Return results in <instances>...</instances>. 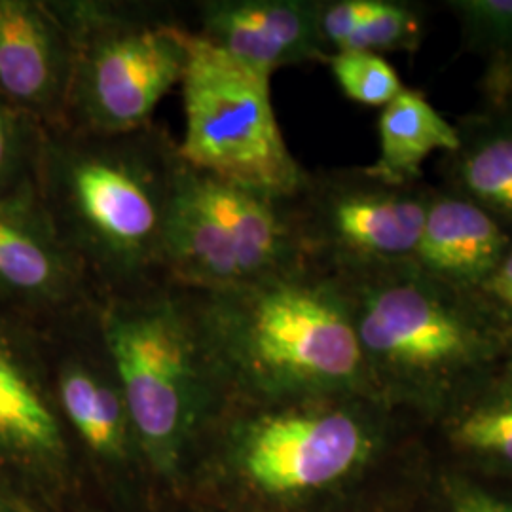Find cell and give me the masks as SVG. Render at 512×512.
Instances as JSON below:
<instances>
[{
	"label": "cell",
	"instance_id": "10",
	"mask_svg": "<svg viewBox=\"0 0 512 512\" xmlns=\"http://www.w3.org/2000/svg\"><path fill=\"white\" fill-rule=\"evenodd\" d=\"M73 42L54 4L0 0V95L48 129L65 128Z\"/></svg>",
	"mask_w": 512,
	"mask_h": 512
},
{
	"label": "cell",
	"instance_id": "7",
	"mask_svg": "<svg viewBox=\"0 0 512 512\" xmlns=\"http://www.w3.org/2000/svg\"><path fill=\"white\" fill-rule=\"evenodd\" d=\"M184 131L177 154L209 177L289 200L306 183L275 118L270 80L186 27Z\"/></svg>",
	"mask_w": 512,
	"mask_h": 512
},
{
	"label": "cell",
	"instance_id": "19",
	"mask_svg": "<svg viewBox=\"0 0 512 512\" xmlns=\"http://www.w3.org/2000/svg\"><path fill=\"white\" fill-rule=\"evenodd\" d=\"M327 65L338 88L359 105L384 109L404 90L399 74L382 55L334 52L327 57Z\"/></svg>",
	"mask_w": 512,
	"mask_h": 512
},
{
	"label": "cell",
	"instance_id": "12",
	"mask_svg": "<svg viewBox=\"0 0 512 512\" xmlns=\"http://www.w3.org/2000/svg\"><path fill=\"white\" fill-rule=\"evenodd\" d=\"M427 421L456 471L512 484V348Z\"/></svg>",
	"mask_w": 512,
	"mask_h": 512
},
{
	"label": "cell",
	"instance_id": "13",
	"mask_svg": "<svg viewBox=\"0 0 512 512\" xmlns=\"http://www.w3.org/2000/svg\"><path fill=\"white\" fill-rule=\"evenodd\" d=\"M512 234L471 200L433 190L412 264L459 291L475 293L509 251Z\"/></svg>",
	"mask_w": 512,
	"mask_h": 512
},
{
	"label": "cell",
	"instance_id": "18",
	"mask_svg": "<svg viewBox=\"0 0 512 512\" xmlns=\"http://www.w3.org/2000/svg\"><path fill=\"white\" fill-rule=\"evenodd\" d=\"M423 37V21L418 8L395 2L374 0L366 18L357 25L338 52H416Z\"/></svg>",
	"mask_w": 512,
	"mask_h": 512
},
{
	"label": "cell",
	"instance_id": "15",
	"mask_svg": "<svg viewBox=\"0 0 512 512\" xmlns=\"http://www.w3.org/2000/svg\"><path fill=\"white\" fill-rule=\"evenodd\" d=\"M63 429L33 372L0 336V463L48 465L63 456Z\"/></svg>",
	"mask_w": 512,
	"mask_h": 512
},
{
	"label": "cell",
	"instance_id": "2",
	"mask_svg": "<svg viewBox=\"0 0 512 512\" xmlns=\"http://www.w3.org/2000/svg\"><path fill=\"white\" fill-rule=\"evenodd\" d=\"M48 131L38 205L97 298L164 281L177 145L152 124L124 135Z\"/></svg>",
	"mask_w": 512,
	"mask_h": 512
},
{
	"label": "cell",
	"instance_id": "1",
	"mask_svg": "<svg viewBox=\"0 0 512 512\" xmlns=\"http://www.w3.org/2000/svg\"><path fill=\"white\" fill-rule=\"evenodd\" d=\"M186 293L220 384L245 403L374 397L346 293L308 260L247 285Z\"/></svg>",
	"mask_w": 512,
	"mask_h": 512
},
{
	"label": "cell",
	"instance_id": "20",
	"mask_svg": "<svg viewBox=\"0 0 512 512\" xmlns=\"http://www.w3.org/2000/svg\"><path fill=\"white\" fill-rule=\"evenodd\" d=\"M450 10L467 48L492 55L494 63L512 57V0H456Z\"/></svg>",
	"mask_w": 512,
	"mask_h": 512
},
{
	"label": "cell",
	"instance_id": "9",
	"mask_svg": "<svg viewBox=\"0 0 512 512\" xmlns=\"http://www.w3.org/2000/svg\"><path fill=\"white\" fill-rule=\"evenodd\" d=\"M0 300L23 308L93 311L97 294L48 224L35 190L0 202Z\"/></svg>",
	"mask_w": 512,
	"mask_h": 512
},
{
	"label": "cell",
	"instance_id": "14",
	"mask_svg": "<svg viewBox=\"0 0 512 512\" xmlns=\"http://www.w3.org/2000/svg\"><path fill=\"white\" fill-rule=\"evenodd\" d=\"M456 129L459 147L444 154L446 190L476 203L512 234V101L490 99Z\"/></svg>",
	"mask_w": 512,
	"mask_h": 512
},
{
	"label": "cell",
	"instance_id": "4",
	"mask_svg": "<svg viewBox=\"0 0 512 512\" xmlns=\"http://www.w3.org/2000/svg\"><path fill=\"white\" fill-rule=\"evenodd\" d=\"M93 317L135 439L156 463H173L220 384L190 296L160 281L97 298Z\"/></svg>",
	"mask_w": 512,
	"mask_h": 512
},
{
	"label": "cell",
	"instance_id": "24",
	"mask_svg": "<svg viewBox=\"0 0 512 512\" xmlns=\"http://www.w3.org/2000/svg\"><path fill=\"white\" fill-rule=\"evenodd\" d=\"M0 512H27L16 499H12L10 495L0 492Z\"/></svg>",
	"mask_w": 512,
	"mask_h": 512
},
{
	"label": "cell",
	"instance_id": "16",
	"mask_svg": "<svg viewBox=\"0 0 512 512\" xmlns=\"http://www.w3.org/2000/svg\"><path fill=\"white\" fill-rule=\"evenodd\" d=\"M378 135V160L366 169L391 184L420 183L421 165L433 152L450 154L459 147L456 126L421 93L406 88L382 109Z\"/></svg>",
	"mask_w": 512,
	"mask_h": 512
},
{
	"label": "cell",
	"instance_id": "11",
	"mask_svg": "<svg viewBox=\"0 0 512 512\" xmlns=\"http://www.w3.org/2000/svg\"><path fill=\"white\" fill-rule=\"evenodd\" d=\"M315 0H205L198 4L200 37L241 65L272 78L285 67L327 63Z\"/></svg>",
	"mask_w": 512,
	"mask_h": 512
},
{
	"label": "cell",
	"instance_id": "3",
	"mask_svg": "<svg viewBox=\"0 0 512 512\" xmlns=\"http://www.w3.org/2000/svg\"><path fill=\"white\" fill-rule=\"evenodd\" d=\"M334 277L348 298L372 393L403 416L431 420L512 348L475 293L412 262Z\"/></svg>",
	"mask_w": 512,
	"mask_h": 512
},
{
	"label": "cell",
	"instance_id": "8",
	"mask_svg": "<svg viewBox=\"0 0 512 512\" xmlns=\"http://www.w3.org/2000/svg\"><path fill=\"white\" fill-rule=\"evenodd\" d=\"M418 184H391L366 167L308 173L287 200L304 260L332 275L412 262L431 198Z\"/></svg>",
	"mask_w": 512,
	"mask_h": 512
},
{
	"label": "cell",
	"instance_id": "23",
	"mask_svg": "<svg viewBox=\"0 0 512 512\" xmlns=\"http://www.w3.org/2000/svg\"><path fill=\"white\" fill-rule=\"evenodd\" d=\"M475 294L512 338V243L494 272L484 279Z\"/></svg>",
	"mask_w": 512,
	"mask_h": 512
},
{
	"label": "cell",
	"instance_id": "5",
	"mask_svg": "<svg viewBox=\"0 0 512 512\" xmlns=\"http://www.w3.org/2000/svg\"><path fill=\"white\" fill-rule=\"evenodd\" d=\"M73 42L65 129L124 135L152 124L160 101L183 80L186 25L147 6L54 2Z\"/></svg>",
	"mask_w": 512,
	"mask_h": 512
},
{
	"label": "cell",
	"instance_id": "22",
	"mask_svg": "<svg viewBox=\"0 0 512 512\" xmlns=\"http://www.w3.org/2000/svg\"><path fill=\"white\" fill-rule=\"evenodd\" d=\"M19 110L0 95V202L18 196L21 167L25 164V137L21 133Z\"/></svg>",
	"mask_w": 512,
	"mask_h": 512
},
{
	"label": "cell",
	"instance_id": "21",
	"mask_svg": "<svg viewBox=\"0 0 512 512\" xmlns=\"http://www.w3.org/2000/svg\"><path fill=\"white\" fill-rule=\"evenodd\" d=\"M429 512H512V494L454 469L439 476Z\"/></svg>",
	"mask_w": 512,
	"mask_h": 512
},
{
	"label": "cell",
	"instance_id": "6",
	"mask_svg": "<svg viewBox=\"0 0 512 512\" xmlns=\"http://www.w3.org/2000/svg\"><path fill=\"white\" fill-rule=\"evenodd\" d=\"M249 404L253 412L232 429L239 471L277 503L308 501L363 475L384 454L399 416L366 395Z\"/></svg>",
	"mask_w": 512,
	"mask_h": 512
},
{
	"label": "cell",
	"instance_id": "17",
	"mask_svg": "<svg viewBox=\"0 0 512 512\" xmlns=\"http://www.w3.org/2000/svg\"><path fill=\"white\" fill-rule=\"evenodd\" d=\"M57 401L78 437L93 452L107 458L124 452L133 427L114 372L107 378L86 363H65L57 376Z\"/></svg>",
	"mask_w": 512,
	"mask_h": 512
}]
</instances>
